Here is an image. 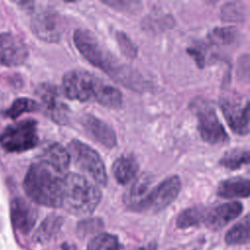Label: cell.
Instances as JSON below:
<instances>
[{
	"instance_id": "1",
	"label": "cell",
	"mask_w": 250,
	"mask_h": 250,
	"mask_svg": "<svg viewBox=\"0 0 250 250\" xmlns=\"http://www.w3.org/2000/svg\"><path fill=\"white\" fill-rule=\"evenodd\" d=\"M73 43L92 65L102 69L116 82L134 91H144L147 83L133 68L122 63L100 40L88 29L77 28L73 31Z\"/></svg>"
},
{
	"instance_id": "2",
	"label": "cell",
	"mask_w": 250,
	"mask_h": 250,
	"mask_svg": "<svg viewBox=\"0 0 250 250\" xmlns=\"http://www.w3.org/2000/svg\"><path fill=\"white\" fill-rule=\"evenodd\" d=\"M62 93L71 101L95 102L112 109H118L123 104L122 93L117 88L85 70L65 72L62 79Z\"/></svg>"
},
{
	"instance_id": "3",
	"label": "cell",
	"mask_w": 250,
	"mask_h": 250,
	"mask_svg": "<svg viewBox=\"0 0 250 250\" xmlns=\"http://www.w3.org/2000/svg\"><path fill=\"white\" fill-rule=\"evenodd\" d=\"M63 177L38 160L30 165L24 176L23 190L31 201L39 205L50 208L62 207Z\"/></svg>"
},
{
	"instance_id": "4",
	"label": "cell",
	"mask_w": 250,
	"mask_h": 250,
	"mask_svg": "<svg viewBox=\"0 0 250 250\" xmlns=\"http://www.w3.org/2000/svg\"><path fill=\"white\" fill-rule=\"evenodd\" d=\"M102 199L100 188L81 174L69 172L63 177L62 205L74 216L92 214Z\"/></svg>"
},
{
	"instance_id": "5",
	"label": "cell",
	"mask_w": 250,
	"mask_h": 250,
	"mask_svg": "<svg viewBox=\"0 0 250 250\" xmlns=\"http://www.w3.org/2000/svg\"><path fill=\"white\" fill-rule=\"evenodd\" d=\"M66 149L76 167L87 174L97 185L106 186L107 174L104 163L94 148L79 140H72L68 143Z\"/></svg>"
},
{
	"instance_id": "6",
	"label": "cell",
	"mask_w": 250,
	"mask_h": 250,
	"mask_svg": "<svg viewBox=\"0 0 250 250\" xmlns=\"http://www.w3.org/2000/svg\"><path fill=\"white\" fill-rule=\"evenodd\" d=\"M37 122L34 119H23L7 126L0 134L1 147L12 153L32 149L38 145Z\"/></svg>"
},
{
	"instance_id": "7",
	"label": "cell",
	"mask_w": 250,
	"mask_h": 250,
	"mask_svg": "<svg viewBox=\"0 0 250 250\" xmlns=\"http://www.w3.org/2000/svg\"><path fill=\"white\" fill-rule=\"evenodd\" d=\"M190 108L197 119L200 138L210 145H221L229 141V136L219 120L214 107L205 100L195 99Z\"/></svg>"
},
{
	"instance_id": "8",
	"label": "cell",
	"mask_w": 250,
	"mask_h": 250,
	"mask_svg": "<svg viewBox=\"0 0 250 250\" xmlns=\"http://www.w3.org/2000/svg\"><path fill=\"white\" fill-rule=\"evenodd\" d=\"M181 188V179L177 175L166 178L153 188H150L146 197L134 209V212H160L177 198Z\"/></svg>"
},
{
	"instance_id": "9",
	"label": "cell",
	"mask_w": 250,
	"mask_h": 250,
	"mask_svg": "<svg viewBox=\"0 0 250 250\" xmlns=\"http://www.w3.org/2000/svg\"><path fill=\"white\" fill-rule=\"evenodd\" d=\"M30 28L38 39L47 43H58L62 35V19L56 10L45 8L32 17Z\"/></svg>"
},
{
	"instance_id": "10",
	"label": "cell",
	"mask_w": 250,
	"mask_h": 250,
	"mask_svg": "<svg viewBox=\"0 0 250 250\" xmlns=\"http://www.w3.org/2000/svg\"><path fill=\"white\" fill-rule=\"evenodd\" d=\"M220 106L230 130L237 135L246 136L249 133L248 100L225 96L221 98Z\"/></svg>"
},
{
	"instance_id": "11",
	"label": "cell",
	"mask_w": 250,
	"mask_h": 250,
	"mask_svg": "<svg viewBox=\"0 0 250 250\" xmlns=\"http://www.w3.org/2000/svg\"><path fill=\"white\" fill-rule=\"evenodd\" d=\"M36 95L41 101V106L46 116L59 125L68 124L69 109L61 100V95L56 85L40 84L36 89Z\"/></svg>"
},
{
	"instance_id": "12",
	"label": "cell",
	"mask_w": 250,
	"mask_h": 250,
	"mask_svg": "<svg viewBox=\"0 0 250 250\" xmlns=\"http://www.w3.org/2000/svg\"><path fill=\"white\" fill-rule=\"evenodd\" d=\"M28 58L26 44L11 32L0 33V64L13 67L23 64Z\"/></svg>"
},
{
	"instance_id": "13",
	"label": "cell",
	"mask_w": 250,
	"mask_h": 250,
	"mask_svg": "<svg viewBox=\"0 0 250 250\" xmlns=\"http://www.w3.org/2000/svg\"><path fill=\"white\" fill-rule=\"evenodd\" d=\"M36 208L26 199L16 197L11 202V221L14 229L21 234H28L37 221Z\"/></svg>"
},
{
	"instance_id": "14",
	"label": "cell",
	"mask_w": 250,
	"mask_h": 250,
	"mask_svg": "<svg viewBox=\"0 0 250 250\" xmlns=\"http://www.w3.org/2000/svg\"><path fill=\"white\" fill-rule=\"evenodd\" d=\"M80 122L85 132L100 145L106 148H113L116 146L115 131L108 123L90 113L84 114Z\"/></svg>"
},
{
	"instance_id": "15",
	"label": "cell",
	"mask_w": 250,
	"mask_h": 250,
	"mask_svg": "<svg viewBox=\"0 0 250 250\" xmlns=\"http://www.w3.org/2000/svg\"><path fill=\"white\" fill-rule=\"evenodd\" d=\"M242 211L243 205L239 201L223 203L207 210L204 224L208 229L218 230L236 219L242 213Z\"/></svg>"
},
{
	"instance_id": "16",
	"label": "cell",
	"mask_w": 250,
	"mask_h": 250,
	"mask_svg": "<svg viewBox=\"0 0 250 250\" xmlns=\"http://www.w3.org/2000/svg\"><path fill=\"white\" fill-rule=\"evenodd\" d=\"M39 160L46 163L60 175L65 176L71 159L65 147L59 143H52L43 149Z\"/></svg>"
},
{
	"instance_id": "17",
	"label": "cell",
	"mask_w": 250,
	"mask_h": 250,
	"mask_svg": "<svg viewBox=\"0 0 250 250\" xmlns=\"http://www.w3.org/2000/svg\"><path fill=\"white\" fill-rule=\"evenodd\" d=\"M153 181L154 178L149 173H143L134 181L124 196V202L130 210L134 211L137 205L146 197L152 187Z\"/></svg>"
},
{
	"instance_id": "18",
	"label": "cell",
	"mask_w": 250,
	"mask_h": 250,
	"mask_svg": "<svg viewBox=\"0 0 250 250\" xmlns=\"http://www.w3.org/2000/svg\"><path fill=\"white\" fill-rule=\"evenodd\" d=\"M249 192V180L239 176L223 180L217 188V194L223 198H247Z\"/></svg>"
},
{
	"instance_id": "19",
	"label": "cell",
	"mask_w": 250,
	"mask_h": 250,
	"mask_svg": "<svg viewBox=\"0 0 250 250\" xmlns=\"http://www.w3.org/2000/svg\"><path fill=\"white\" fill-rule=\"evenodd\" d=\"M139 171V162L132 154H122L112 164V174L119 185H126Z\"/></svg>"
},
{
	"instance_id": "20",
	"label": "cell",
	"mask_w": 250,
	"mask_h": 250,
	"mask_svg": "<svg viewBox=\"0 0 250 250\" xmlns=\"http://www.w3.org/2000/svg\"><path fill=\"white\" fill-rule=\"evenodd\" d=\"M63 224V218L57 214L47 216L33 235V240L37 243H45L52 239L61 229Z\"/></svg>"
},
{
	"instance_id": "21",
	"label": "cell",
	"mask_w": 250,
	"mask_h": 250,
	"mask_svg": "<svg viewBox=\"0 0 250 250\" xmlns=\"http://www.w3.org/2000/svg\"><path fill=\"white\" fill-rule=\"evenodd\" d=\"M207 210L208 209L203 206H193L185 209L176 219L177 228L184 229L204 224Z\"/></svg>"
},
{
	"instance_id": "22",
	"label": "cell",
	"mask_w": 250,
	"mask_h": 250,
	"mask_svg": "<svg viewBox=\"0 0 250 250\" xmlns=\"http://www.w3.org/2000/svg\"><path fill=\"white\" fill-rule=\"evenodd\" d=\"M225 241L229 245L246 244L249 241V216L233 225L226 233Z\"/></svg>"
},
{
	"instance_id": "23",
	"label": "cell",
	"mask_w": 250,
	"mask_h": 250,
	"mask_svg": "<svg viewBox=\"0 0 250 250\" xmlns=\"http://www.w3.org/2000/svg\"><path fill=\"white\" fill-rule=\"evenodd\" d=\"M219 164L229 170H238L249 164V151L240 148L230 149L223 154Z\"/></svg>"
},
{
	"instance_id": "24",
	"label": "cell",
	"mask_w": 250,
	"mask_h": 250,
	"mask_svg": "<svg viewBox=\"0 0 250 250\" xmlns=\"http://www.w3.org/2000/svg\"><path fill=\"white\" fill-rule=\"evenodd\" d=\"M40 109V104L29 98L21 97L16 99L13 104L6 109L5 115L9 118L16 119L17 117L21 116L26 112H34Z\"/></svg>"
},
{
	"instance_id": "25",
	"label": "cell",
	"mask_w": 250,
	"mask_h": 250,
	"mask_svg": "<svg viewBox=\"0 0 250 250\" xmlns=\"http://www.w3.org/2000/svg\"><path fill=\"white\" fill-rule=\"evenodd\" d=\"M238 30L236 27L228 25L213 28L208 33V39L212 44L215 45H229L236 39Z\"/></svg>"
},
{
	"instance_id": "26",
	"label": "cell",
	"mask_w": 250,
	"mask_h": 250,
	"mask_svg": "<svg viewBox=\"0 0 250 250\" xmlns=\"http://www.w3.org/2000/svg\"><path fill=\"white\" fill-rule=\"evenodd\" d=\"M86 250H120V244L117 236L104 232L93 237Z\"/></svg>"
},
{
	"instance_id": "27",
	"label": "cell",
	"mask_w": 250,
	"mask_h": 250,
	"mask_svg": "<svg viewBox=\"0 0 250 250\" xmlns=\"http://www.w3.org/2000/svg\"><path fill=\"white\" fill-rule=\"evenodd\" d=\"M245 18L244 7L238 2H228L222 6L221 19L224 21H243Z\"/></svg>"
},
{
	"instance_id": "28",
	"label": "cell",
	"mask_w": 250,
	"mask_h": 250,
	"mask_svg": "<svg viewBox=\"0 0 250 250\" xmlns=\"http://www.w3.org/2000/svg\"><path fill=\"white\" fill-rule=\"evenodd\" d=\"M114 36L121 53L130 60L135 59L138 55V46L128 36V34L122 30H116Z\"/></svg>"
},
{
	"instance_id": "29",
	"label": "cell",
	"mask_w": 250,
	"mask_h": 250,
	"mask_svg": "<svg viewBox=\"0 0 250 250\" xmlns=\"http://www.w3.org/2000/svg\"><path fill=\"white\" fill-rule=\"evenodd\" d=\"M103 227L104 224L100 218H90L79 222L77 225V232L85 236L102 229Z\"/></svg>"
},
{
	"instance_id": "30",
	"label": "cell",
	"mask_w": 250,
	"mask_h": 250,
	"mask_svg": "<svg viewBox=\"0 0 250 250\" xmlns=\"http://www.w3.org/2000/svg\"><path fill=\"white\" fill-rule=\"evenodd\" d=\"M187 53L194 60L199 68H203L205 66V52L202 47L195 46L187 48Z\"/></svg>"
},
{
	"instance_id": "31",
	"label": "cell",
	"mask_w": 250,
	"mask_h": 250,
	"mask_svg": "<svg viewBox=\"0 0 250 250\" xmlns=\"http://www.w3.org/2000/svg\"><path fill=\"white\" fill-rule=\"evenodd\" d=\"M132 250H156V245L154 243H149L146 246H140V247H137V248H134Z\"/></svg>"
},
{
	"instance_id": "32",
	"label": "cell",
	"mask_w": 250,
	"mask_h": 250,
	"mask_svg": "<svg viewBox=\"0 0 250 250\" xmlns=\"http://www.w3.org/2000/svg\"><path fill=\"white\" fill-rule=\"evenodd\" d=\"M62 250H71L69 247H67L66 245H63V247H62Z\"/></svg>"
}]
</instances>
